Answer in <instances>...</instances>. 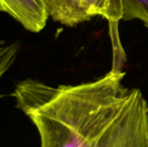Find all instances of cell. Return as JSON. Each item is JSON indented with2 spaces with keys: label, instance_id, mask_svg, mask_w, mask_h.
I'll list each match as a JSON object with an SVG mask.
<instances>
[{
  "label": "cell",
  "instance_id": "277c9868",
  "mask_svg": "<svg viewBox=\"0 0 148 147\" xmlns=\"http://www.w3.org/2000/svg\"><path fill=\"white\" fill-rule=\"evenodd\" d=\"M50 17L56 23L75 27L88 21L81 10L78 0H48Z\"/></svg>",
  "mask_w": 148,
  "mask_h": 147
},
{
  "label": "cell",
  "instance_id": "3957f363",
  "mask_svg": "<svg viewBox=\"0 0 148 147\" xmlns=\"http://www.w3.org/2000/svg\"><path fill=\"white\" fill-rule=\"evenodd\" d=\"M78 4L88 21L101 16L117 24L123 19V0H78Z\"/></svg>",
  "mask_w": 148,
  "mask_h": 147
},
{
  "label": "cell",
  "instance_id": "5b68a950",
  "mask_svg": "<svg viewBox=\"0 0 148 147\" xmlns=\"http://www.w3.org/2000/svg\"><path fill=\"white\" fill-rule=\"evenodd\" d=\"M140 20L148 29V0H123V19Z\"/></svg>",
  "mask_w": 148,
  "mask_h": 147
},
{
  "label": "cell",
  "instance_id": "6da1fadb",
  "mask_svg": "<svg viewBox=\"0 0 148 147\" xmlns=\"http://www.w3.org/2000/svg\"><path fill=\"white\" fill-rule=\"evenodd\" d=\"M113 68L102 77L51 86L25 79L12 97L35 126L40 147H148V103Z\"/></svg>",
  "mask_w": 148,
  "mask_h": 147
},
{
  "label": "cell",
  "instance_id": "7a4b0ae2",
  "mask_svg": "<svg viewBox=\"0 0 148 147\" xmlns=\"http://www.w3.org/2000/svg\"><path fill=\"white\" fill-rule=\"evenodd\" d=\"M0 10L32 33L42 31L50 17L48 0H0Z\"/></svg>",
  "mask_w": 148,
  "mask_h": 147
}]
</instances>
